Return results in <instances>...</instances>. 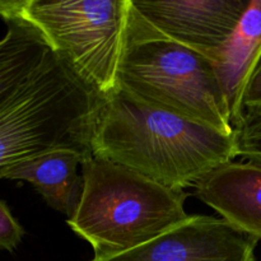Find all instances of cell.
<instances>
[{
	"mask_svg": "<svg viewBox=\"0 0 261 261\" xmlns=\"http://www.w3.org/2000/svg\"><path fill=\"white\" fill-rule=\"evenodd\" d=\"M84 188L66 223L86 240L94 257L140 246L189 218L185 190L154 182L126 167L91 155L82 163Z\"/></svg>",
	"mask_w": 261,
	"mask_h": 261,
	"instance_id": "3957f363",
	"label": "cell"
},
{
	"mask_svg": "<svg viewBox=\"0 0 261 261\" xmlns=\"http://www.w3.org/2000/svg\"><path fill=\"white\" fill-rule=\"evenodd\" d=\"M259 110H261V54L245 86L241 105H240V116L244 111H259Z\"/></svg>",
	"mask_w": 261,
	"mask_h": 261,
	"instance_id": "5bb4252c",
	"label": "cell"
},
{
	"mask_svg": "<svg viewBox=\"0 0 261 261\" xmlns=\"http://www.w3.org/2000/svg\"><path fill=\"white\" fill-rule=\"evenodd\" d=\"M92 155L171 189L194 188L237 157L236 138L209 125L144 103L116 88L99 97Z\"/></svg>",
	"mask_w": 261,
	"mask_h": 261,
	"instance_id": "6da1fadb",
	"label": "cell"
},
{
	"mask_svg": "<svg viewBox=\"0 0 261 261\" xmlns=\"http://www.w3.org/2000/svg\"><path fill=\"white\" fill-rule=\"evenodd\" d=\"M99 96L54 50L19 96L0 111V178L15 166L48 152L92 155Z\"/></svg>",
	"mask_w": 261,
	"mask_h": 261,
	"instance_id": "277c9868",
	"label": "cell"
},
{
	"mask_svg": "<svg viewBox=\"0 0 261 261\" xmlns=\"http://www.w3.org/2000/svg\"><path fill=\"white\" fill-rule=\"evenodd\" d=\"M261 54V0H251L239 27L213 56V64L232 112L240 116V105L250 74Z\"/></svg>",
	"mask_w": 261,
	"mask_h": 261,
	"instance_id": "8fae6325",
	"label": "cell"
},
{
	"mask_svg": "<svg viewBox=\"0 0 261 261\" xmlns=\"http://www.w3.org/2000/svg\"><path fill=\"white\" fill-rule=\"evenodd\" d=\"M117 88L144 103L233 134L231 107L213 61L158 32L132 0Z\"/></svg>",
	"mask_w": 261,
	"mask_h": 261,
	"instance_id": "7a4b0ae2",
	"label": "cell"
},
{
	"mask_svg": "<svg viewBox=\"0 0 261 261\" xmlns=\"http://www.w3.org/2000/svg\"><path fill=\"white\" fill-rule=\"evenodd\" d=\"M194 195L221 218L256 241L261 240V165L224 163L204 176Z\"/></svg>",
	"mask_w": 261,
	"mask_h": 261,
	"instance_id": "ba28073f",
	"label": "cell"
},
{
	"mask_svg": "<svg viewBox=\"0 0 261 261\" xmlns=\"http://www.w3.org/2000/svg\"><path fill=\"white\" fill-rule=\"evenodd\" d=\"M5 33L0 38V111L12 103L42 69L50 43L40 30L13 13L2 17Z\"/></svg>",
	"mask_w": 261,
	"mask_h": 261,
	"instance_id": "9c48e42d",
	"label": "cell"
},
{
	"mask_svg": "<svg viewBox=\"0 0 261 261\" xmlns=\"http://www.w3.org/2000/svg\"><path fill=\"white\" fill-rule=\"evenodd\" d=\"M130 0H0L41 31L54 53L99 97L117 88Z\"/></svg>",
	"mask_w": 261,
	"mask_h": 261,
	"instance_id": "5b68a950",
	"label": "cell"
},
{
	"mask_svg": "<svg viewBox=\"0 0 261 261\" xmlns=\"http://www.w3.org/2000/svg\"><path fill=\"white\" fill-rule=\"evenodd\" d=\"M257 242L223 218L190 216L140 246L91 261H255Z\"/></svg>",
	"mask_w": 261,
	"mask_h": 261,
	"instance_id": "8992f818",
	"label": "cell"
},
{
	"mask_svg": "<svg viewBox=\"0 0 261 261\" xmlns=\"http://www.w3.org/2000/svg\"><path fill=\"white\" fill-rule=\"evenodd\" d=\"M24 233V228L13 217L7 203L0 200V251H14L22 242Z\"/></svg>",
	"mask_w": 261,
	"mask_h": 261,
	"instance_id": "4fadbf2b",
	"label": "cell"
},
{
	"mask_svg": "<svg viewBox=\"0 0 261 261\" xmlns=\"http://www.w3.org/2000/svg\"><path fill=\"white\" fill-rule=\"evenodd\" d=\"M233 132L237 157L261 165V110L242 112Z\"/></svg>",
	"mask_w": 261,
	"mask_h": 261,
	"instance_id": "7c38bea8",
	"label": "cell"
},
{
	"mask_svg": "<svg viewBox=\"0 0 261 261\" xmlns=\"http://www.w3.org/2000/svg\"><path fill=\"white\" fill-rule=\"evenodd\" d=\"M251 0H132L140 15L170 40L213 60Z\"/></svg>",
	"mask_w": 261,
	"mask_h": 261,
	"instance_id": "52a82bcc",
	"label": "cell"
},
{
	"mask_svg": "<svg viewBox=\"0 0 261 261\" xmlns=\"http://www.w3.org/2000/svg\"><path fill=\"white\" fill-rule=\"evenodd\" d=\"M89 157L76 150H54L15 166L5 178L31 184L48 206L70 219L83 195V175L78 173V166Z\"/></svg>",
	"mask_w": 261,
	"mask_h": 261,
	"instance_id": "30bf717a",
	"label": "cell"
}]
</instances>
